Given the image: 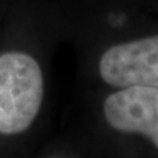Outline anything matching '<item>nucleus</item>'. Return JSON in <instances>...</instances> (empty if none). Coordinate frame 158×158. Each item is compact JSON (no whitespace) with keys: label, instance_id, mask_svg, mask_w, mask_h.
I'll return each mask as SVG.
<instances>
[{"label":"nucleus","instance_id":"obj_1","mask_svg":"<svg viewBox=\"0 0 158 158\" xmlns=\"http://www.w3.org/2000/svg\"><path fill=\"white\" fill-rule=\"evenodd\" d=\"M44 99V75L27 53L0 54V133L19 135L38 115Z\"/></svg>","mask_w":158,"mask_h":158},{"label":"nucleus","instance_id":"obj_2","mask_svg":"<svg viewBox=\"0 0 158 158\" xmlns=\"http://www.w3.org/2000/svg\"><path fill=\"white\" fill-rule=\"evenodd\" d=\"M99 74L113 87L158 88V34L111 46L99 61Z\"/></svg>","mask_w":158,"mask_h":158},{"label":"nucleus","instance_id":"obj_3","mask_svg":"<svg viewBox=\"0 0 158 158\" xmlns=\"http://www.w3.org/2000/svg\"><path fill=\"white\" fill-rule=\"evenodd\" d=\"M103 111L113 129L142 135L158 149V88H121L106 99Z\"/></svg>","mask_w":158,"mask_h":158}]
</instances>
